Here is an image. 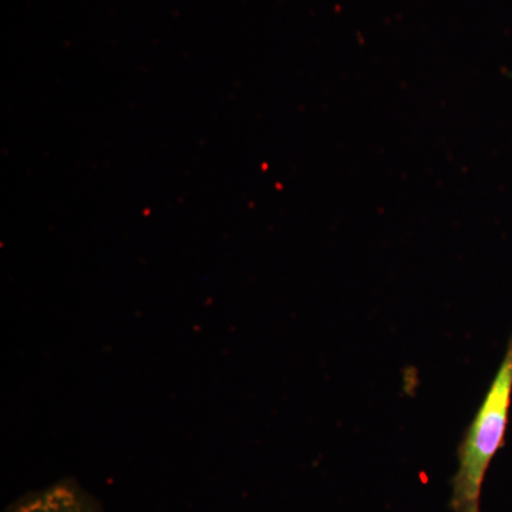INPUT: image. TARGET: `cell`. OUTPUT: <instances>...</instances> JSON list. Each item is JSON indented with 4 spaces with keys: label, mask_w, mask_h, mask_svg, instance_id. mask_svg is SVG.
<instances>
[{
    "label": "cell",
    "mask_w": 512,
    "mask_h": 512,
    "mask_svg": "<svg viewBox=\"0 0 512 512\" xmlns=\"http://www.w3.org/2000/svg\"><path fill=\"white\" fill-rule=\"evenodd\" d=\"M5 512H103L96 498L74 480H62L59 483L30 491Z\"/></svg>",
    "instance_id": "2"
},
{
    "label": "cell",
    "mask_w": 512,
    "mask_h": 512,
    "mask_svg": "<svg viewBox=\"0 0 512 512\" xmlns=\"http://www.w3.org/2000/svg\"><path fill=\"white\" fill-rule=\"evenodd\" d=\"M512 403V335L480 409L460 447L458 467L451 478L453 512H481V493L491 461L504 446Z\"/></svg>",
    "instance_id": "1"
}]
</instances>
